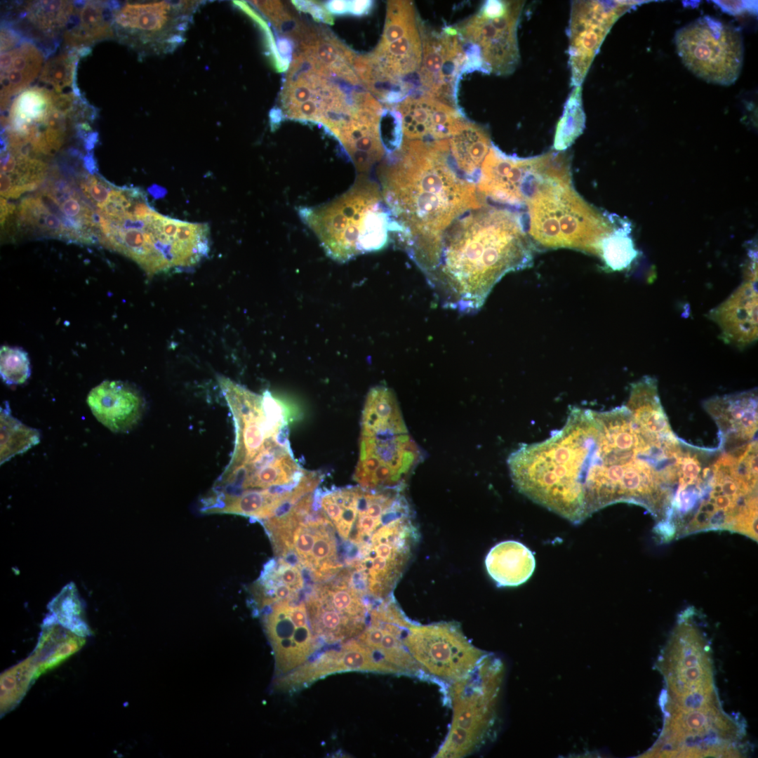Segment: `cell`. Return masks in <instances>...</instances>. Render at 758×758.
I'll return each mask as SVG.
<instances>
[{
    "instance_id": "d590c367",
    "label": "cell",
    "mask_w": 758,
    "mask_h": 758,
    "mask_svg": "<svg viewBox=\"0 0 758 758\" xmlns=\"http://www.w3.org/2000/svg\"><path fill=\"white\" fill-rule=\"evenodd\" d=\"M1 464L22 453L40 441L39 431L13 417L8 403L1 408Z\"/></svg>"
},
{
    "instance_id": "7c38bea8",
    "label": "cell",
    "mask_w": 758,
    "mask_h": 758,
    "mask_svg": "<svg viewBox=\"0 0 758 758\" xmlns=\"http://www.w3.org/2000/svg\"><path fill=\"white\" fill-rule=\"evenodd\" d=\"M674 43L684 65L705 81L729 86L738 78L743 43L737 27L705 15L677 30Z\"/></svg>"
},
{
    "instance_id": "9c48e42d",
    "label": "cell",
    "mask_w": 758,
    "mask_h": 758,
    "mask_svg": "<svg viewBox=\"0 0 758 758\" xmlns=\"http://www.w3.org/2000/svg\"><path fill=\"white\" fill-rule=\"evenodd\" d=\"M528 236L545 248H568L600 254L602 218L573 188L571 181L549 179L527 199Z\"/></svg>"
},
{
    "instance_id": "60d3db41",
    "label": "cell",
    "mask_w": 758,
    "mask_h": 758,
    "mask_svg": "<svg viewBox=\"0 0 758 758\" xmlns=\"http://www.w3.org/2000/svg\"><path fill=\"white\" fill-rule=\"evenodd\" d=\"M256 7L281 33L301 39L307 27L293 18L278 1H251Z\"/></svg>"
},
{
    "instance_id": "8fae6325",
    "label": "cell",
    "mask_w": 758,
    "mask_h": 758,
    "mask_svg": "<svg viewBox=\"0 0 758 758\" xmlns=\"http://www.w3.org/2000/svg\"><path fill=\"white\" fill-rule=\"evenodd\" d=\"M204 2H115L114 37L142 55L172 53L185 41L194 14Z\"/></svg>"
},
{
    "instance_id": "f6af8a7d",
    "label": "cell",
    "mask_w": 758,
    "mask_h": 758,
    "mask_svg": "<svg viewBox=\"0 0 758 758\" xmlns=\"http://www.w3.org/2000/svg\"><path fill=\"white\" fill-rule=\"evenodd\" d=\"M15 210V206L8 203L4 197H1V225H4L6 218L12 214Z\"/></svg>"
},
{
    "instance_id": "30bf717a",
    "label": "cell",
    "mask_w": 758,
    "mask_h": 758,
    "mask_svg": "<svg viewBox=\"0 0 758 758\" xmlns=\"http://www.w3.org/2000/svg\"><path fill=\"white\" fill-rule=\"evenodd\" d=\"M503 672L502 662L486 654L469 674L445 687L453 717L435 757H466L489 738L498 717Z\"/></svg>"
},
{
    "instance_id": "1f68e13d",
    "label": "cell",
    "mask_w": 758,
    "mask_h": 758,
    "mask_svg": "<svg viewBox=\"0 0 758 758\" xmlns=\"http://www.w3.org/2000/svg\"><path fill=\"white\" fill-rule=\"evenodd\" d=\"M43 160L24 156L8 149L1 150V195L18 198L42 183L48 172Z\"/></svg>"
},
{
    "instance_id": "6da1fadb",
    "label": "cell",
    "mask_w": 758,
    "mask_h": 758,
    "mask_svg": "<svg viewBox=\"0 0 758 758\" xmlns=\"http://www.w3.org/2000/svg\"><path fill=\"white\" fill-rule=\"evenodd\" d=\"M686 453L670 426L644 420L626 405L583 408L570 431L564 467L586 519L620 502L655 513L677 485Z\"/></svg>"
},
{
    "instance_id": "7bdbcfd3",
    "label": "cell",
    "mask_w": 758,
    "mask_h": 758,
    "mask_svg": "<svg viewBox=\"0 0 758 758\" xmlns=\"http://www.w3.org/2000/svg\"><path fill=\"white\" fill-rule=\"evenodd\" d=\"M373 4L371 1H331L324 6L330 13L361 15L368 13Z\"/></svg>"
},
{
    "instance_id": "ffe728a7",
    "label": "cell",
    "mask_w": 758,
    "mask_h": 758,
    "mask_svg": "<svg viewBox=\"0 0 758 758\" xmlns=\"http://www.w3.org/2000/svg\"><path fill=\"white\" fill-rule=\"evenodd\" d=\"M382 109L369 92L360 91L350 117L333 133L361 172L368 171L385 154L380 128Z\"/></svg>"
},
{
    "instance_id": "d6a6232c",
    "label": "cell",
    "mask_w": 758,
    "mask_h": 758,
    "mask_svg": "<svg viewBox=\"0 0 758 758\" xmlns=\"http://www.w3.org/2000/svg\"><path fill=\"white\" fill-rule=\"evenodd\" d=\"M48 609L46 616L65 628L81 637L91 635L84 602L73 582L66 584L50 601Z\"/></svg>"
},
{
    "instance_id": "ee69618b",
    "label": "cell",
    "mask_w": 758,
    "mask_h": 758,
    "mask_svg": "<svg viewBox=\"0 0 758 758\" xmlns=\"http://www.w3.org/2000/svg\"><path fill=\"white\" fill-rule=\"evenodd\" d=\"M292 2L298 10L310 13L314 20L328 24L333 23V18L324 5L307 1H293Z\"/></svg>"
},
{
    "instance_id": "5bb4252c",
    "label": "cell",
    "mask_w": 758,
    "mask_h": 758,
    "mask_svg": "<svg viewBox=\"0 0 758 758\" xmlns=\"http://www.w3.org/2000/svg\"><path fill=\"white\" fill-rule=\"evenodd\" d=\"M524 1L488 0L456 26L460 38L477 47L488 73L507 76L520 59L517 27Z\"/></svg>"
},
{
    "instance_id": "74e56055",
    "label": "cell",
    "mask_w": 758,
    "mask_h": 758,
    "mask_svg": "<svg viewBox=\"0 0 758 758\" xmlns=\"http://www.w3.org/2000/svg\"><path fill=\"white\" fill-rule=\"evenodd\" d=\"M585 127V114L582 99V86H576L565 102L554 134L553 148L564 152L582 134Z\"/></svg>"
},
{
    "instance_id": "484cf974",
    "label": "cell",
    "mask_w": 758,
    "mask_h": 758,
    "mask_svg": "<svg viewBox=\"0 0 758 758\" xmlns=\"http://www.w3.org/2000/svg\"><path fill=\"white\" fill-rule=\"evenodd\" d=\"M46 55L32 40L24 36L13 48L1 52L0 103L6 112L13 100L39 77Z\"/></svg>"
},
{
    "instance_id": "52a82bcc",
    "label": "cell",
    "mask_w": 758,
    "mask_h": 758,
    "mask_svg": "<svg viewBox=\"0 0 758 758\" xmlns=\"http://www.w3.org/2000/svg\"><path fill=\"white\" fill-rule=\"evenodd\" d=\"M383 200L378 186L361 177L335 200L307 208L302 216L326 253L346 261L387 244L388 232L394 227Z\"/></svg>"
},
{
    "instance_id": "b9f144b4",
    "label": "cell",
    "mask_w": 758,
    "mask_h": 758,
    "mask_svg": "<svg viewBox=\"0 0 758 758\" xmlns=\"http://www.w3.org/2000/svg\"><path fill=\"white\" fill-rule=\"evenodd\" d=\"M78 185L86 198L98 209L108 201L114 187L104 178L92 174L80 178Z\"/></svg>"
},
{
    "instance_id": "7a4b0ae2",
    "label": "cell",
    "mask_w": 758,
    "mask_h": 758,
    "mask_svg": "<svg viewBox=\"0 0 758 758\" xmlns=\"http://www.w3.org/2000/svg\"><path fill=\"white\" fill-rule=\"evenodd\" d=\"M464 215L413 258L444 306L470 312L505 274L530 267L533 253L516 213L481 206Z\"/></svg>"
},
{
    "instance_id": "f546056e",
    "label": "cell",
    "mask_w": 758,
    "mask_h": 758,
    "mask_svg": "<svg viewBox=\"0 0 758 758\" xmlns=\"http://www.w3.org/2000/svg\"><path fill=\"white\" fill-rule=\"evenodd\" d=\"M85 638L46 616L30 655L36 667V679L79 651L85 644Z\"/></svg>"
},
{
    "instance_id": "d4e9b609",
    "label": "cell",
    "mask_w": 758,
    "mask_h": 758,
    "mask_svg": "<svg viewBox=\"0 0 758 758\" xmlns=\"http://www.w3.org/2000/svg\"><path fill=\"white\" fill-rule=\"evenodd\" d=\"M710 318L721 328L722 338L744 347L757 338V290L746 284L736 290L724 302L712 310Z\"/></svg>"
},
{
    "instance_id": "f35d334b",
    "label": "cell",
    "mask_w": 758,
    "mask_h": 758,
    "mask_svg": "<svg viewBox=\"0 0 758 758\" xmlns=\"http://www.w3.org/2000/svg\"><path fill=\"white\" fill-rule=\"evenodd\" d=\"M600 256L613 270L627 267L637 255L631 239L621 230L606 237L601 244Z\"/></svg>"
},
{
    "instance_id": "4fadbf2b",
    "label": "cell",
    "mask_w": 758,
    "mask_h": 758,
    "mask_svg": "<svg viewBox=\"0 0 758 758\" xmlns=\"http://www.w3.org/2000/svg\"><path fill=\"white\" fill-rule=\"evenodd\" d=\"M404 643L428 679L446 684L469 674L486 655L454 622L412 623Z\"/></svg>"
},
{
    "instance_id": "ba28073f",
    "label": "cell",
    "mask_w": 758,
    "mask_h": 758,
    "mask_svg": "<svg viewBox=\"0 0 758 758\" xmlns=\"http://www.w3.org/2000/svg\"><path fill=\"white\" fill-rule=\"evenodd\" d=\"M422 59L419 19L410 1H389L381 39L374 51L357 55L361 84L378 99L399 103L418 86Z\"/></svg>"
},
{
    "instance_id": "9a60e30c",
    "label": "cell",
    "mask_w": 758,
    "mask_h": 758,
    "mask_svg": "<svg viewBox=\"0 0 758 758\" xmlns=\"http://www.w3.org/2000/svg\"><path fill=\"white\" fill-rule=\"evenodd\" d=\"M257 613L273 651L276 678L305 663L321 646L311 627L305 592L267 605Z\"/></svg>"
},
{
    "instance_id": "e0dca14e",
    "label": "cell",
    "mask_w": 758,
    "mask_h": 758,
    "mask_svg": "<svg viewBox=\"0 0 758 758\" xmlns=\"http://www.w3.org/2000/svg\"><path fill=\"white\" fill-rule=\"evenodd\" d=\"M548 154L519 158L491 147L482 164L477 187L484 196L514 206L525 205L537 187L548 177Z\"/></svg>"
},
{
    "instance_id": "44dd1931",
    "label": "cell",
    "mask_w": 758,
    "mask_h": 758,
    "mask_svg": "<svg viewBox=\"0 0 758 758\" xmlns=\"http://www.w3.org/2000/svg\"><path fill=\"white\" fill-rule=\"evenodd\" d=\"M403 138L438 141L449 139L466 120L460 109L415 91L398 103Z\"/></svg>"
},
{
    "instance_id": "4316f807",
    "label": "cell",
    "mask_w": 758,
    "mask_h": 758,
    "mask_svg": "<svg viewBox=\"0 0 758 758\" xmlns=\"http://www.w3.org/2000/svg\"><path fill=\"white\" fill-rule=\"evenodd\" d=\"M114 3L100 1L76 2L74 14L62 35L65 49L88 50L95 43L114 38Z\"/></svg>"
},
{
    "instance_id": "e575fe53",
    "label": "cell",
    "mask_w": 758,
    "mask_h": 758,
    "mask_svg": "<svg viewBox=\"0 0 758 758\" xmlns=\"http://www.w3.org/2000/svg\"><path fill=\"white\" fill-rule=\"evenodd\" d=\"M15 215L19 230L67 239L62 220L48 208L38 194L23 199Z\"/></svg>"
},
{
    "instance_id": "8d00e7d4",
    "label": "cell",
    "mask_w": 758,
    "mask_h": 758,
    "mask_svg": "<svg viewBox=\"0 0 758 758\" xmlns=\"http://www.w3.org/2000/svg\"><path fill=\"white\" fill-rule=\"evenodd\" d=\"M36 667L29 655L1 674V715L15 708L36 679Z\"/></svg>"
},
{
    "instance_id": "ac0fdd59",
    "label": "cell",
    "mask_w": 758,
    "mask_h": 758,
    "mask_svg": "<svg viewBox=\"0 0 758 758\" xmlns=\"http://www.w3.org/2000/svg\"><path fill=\"white\" fill-rule=\"evenodd\" d=\"M625 1H574L568 25L571 84L580 86L610 28L627 8Z\"/></svg>"
},
{
    "instance_id": "8992f818",
    "label": "cell",
    "mask_w": 758,
    "mask_h": 758,
    "mask_svg": "<svg viewBox=\"0 0 758 758\" xmlns=\"http://www.w3.org/2000/svg\"><path fill=\"white\" fill-rule=\"evenodd\" d=\"M404 489H369L359 485L317 487L314 504L333 524L350 559L378 557L401 517L413 512Z\"/></svg>"
},
{
    "instance_id": "7402d4cb",
    "label": "cell",
    "mask_w": 758,
    "mask_h": 758,
    "mask_svg": "<svg viewBox=\"0 0 758 758\" xmlns=\"http://www.w3.org/2000/svg\"><path fill=\"white\" fill-rule=\"evenodd\" d=\"M704 407L718 426L722 449H733L757 439V390L712 398L705 401Z\"/></svg>"
},
{
    "instance_id": "2e32d148",
    "label": "cell",
    "mask_w": 758,
    "mask_h": 758,
    "mask_svg": "<svg viewBox=\"0 0 758 758\" xmlns=\"http://www.w3.org/2000/svg\"><path fill=\"white\" fill-rule=\"evenodd\" d=\"M422 59L418 72L422 93L460 109L457 90L466 60L463 41L456 26L441 31L428 29L419 20Z\"/></svg>"
},
{
    "instance_id": "ab89813d",
    "label": "cell",
    "mask_w": 758,
    "mask_h": 758,
    "mask_svg": "<svg viewBox=\"0 0 758 758\" xmlns=\"http://www.w3.org/2000/svg\"><path fill=\"white\" fill-rule=\"evenodd\" d=\"M0 373L8 385L25 383L31 375L27 353L20 347L3 345L0 350Z\"/></svg>"
},
{
    "instance_id": "836d02e7",
    "label": "cell",
    "mask_w": 758,
    "mask_h": 758,
    "mask_svg": "<svg viewBox=\"0 0 758 758\" xmlns=\"http://www.w3.org/2000/svg\"><path fill=\"white\" fill-rule=\"evenodd\" d=\"M88 50L65 49L44 63L38 84L58 94H80L76 85V72L80 56Z\"/></svg>"
},
{
    "instance_id": "603a6c76",
    "label": "cell",
    "mask_w": 758,
    "mask_h": 758,
    "mask_svg": "<svg viewBox=\"0 0 758 758\" xmlns=\"http://www.w3.org/2000/svg\"><path fill=\"white\" fill-rule=\"evenodd\" d=\"M87 403L93 414L114 432H126L142 416L145 401L138 391L127 383L105 380L93 388Z\"/></svg>"
},
{
    "instance_id": "5b68a950",
    "label": "cell",
    "mask_w": 758,
    "mask_h": 758,
    "mask_svg": "<svg viewBox=\"0 0 758 758\" xmlns=\"http://www.w3.org/2000/svg\"><path fill=\"white\" fill-rule=\"evenodd\" d=\"M360 425L354 481L369 489H404L424 455L407 430L391 389L378 385L370 390Z\"/></svg>"
},
{
    "instance_id": "f1b7e54d",
    "label": "cell",
    "mask_w": 758,
    "mask_h": 758,
    "mask_svg": "<svg viewBox=\"0 0 758 758\" xmlns=\"http://www.w3.org/2000/svg\"><path fill=\"white\" fill-rule=\"evenodd\" d=\"M449 158L453 168L465 179L475 183L491 147L487 131L465 120L448 139Z\"/></svg>"
},
{
    "instance_id": "83f0119b",
    "label": "cell",
    "mask_w": 758,
    "mask_h": 758,
    "mask_svg": "<svg viewBox=\"0 0 758 758\" xmlns=\"http://www.w3.org/2000/svg\"><path fill=\"white\" fill-rule=\"evenodd\" d=\"M485 566L497 587H517L531 577L536 568V559L523 543L505 540L489 550Z\"/></svg>"
},
{
    "instance_id": "d6986e66",
    "label": "cell",
    "mask_w": 758,
    "mask_h": 758,
    "mask_svg": "<svg viewBox=\"0 0 758 758\" xmlns=\"http://www.w3.org/2000/svg\"><path fill=\"white\" fill-rule=\"evenodd\" d=\"M411 623L392 594L373 602L366 627L355 639L395 674L427 678L404 643Z\"/></svg>"
},
{
    "instance_id": "cb8c5ba5",
    "label": "cell",
    "mask_w": 758,
    "mask_h": 758,
    "mask_svg": "<svg viewBox=\"0 0 758 758\" xmlns=\"http://www.w3.org/2000/svg\"><path fill=\"white\" fill-rule=\"evenodd\" d=\"M356 56L331 34L309 28L295 57L324 76L359 85L361 82L354 67Z\"/></svg>"
},
{
    "instance_id": "4dcf8cb0",
    "label": "cell",
    "mask_w": 758,
    "mask_h": 758,
    "mask_svg": "<svg viewBox=\"0 0 758 758\" xmlns=\"http://www.w3.org/2000/svg\"><path fill=\"white\" fill-rule=\"evenodd\" d=\"M76 3L70 1H34L23 4L19 19L28 26L39 40L56 41L63 35L75 11Z\"/></svg>"
},
{
    "instance_id": "277c9868",
    "label": "cell",
    "mask_w": 758,
    "mask_h": 758,
    "mask_svg": "<svg viewBox=\"0 0 758 758\" xmlns=\"http://www.w3.org/2000/svg\"><path fill=\"white\" fill-rule=\"evenodd\" d=\"M98 215L100 242L133 260L149 275L192 267L208 254L206 224L157 213L140 189L125 187L109 214Z\"/></svg>"
},
{
    "instance_id": "3957f363",
    "label": "cell",
    "mask_w": 758,
    "mask_h": 758,
    "mask_svg": "<svg viewBox=\"0 0 758 758\" xmlns=\"http://www.w3.org/2000/svg\"><path fill=\"white\" fill-rule=\"evenodd\" d=\"M382 196L409 251L425 246L465 213L481 206L477 190L458 173L448 139H403L380 168Z\"/></svg>"
}]
</instances>
